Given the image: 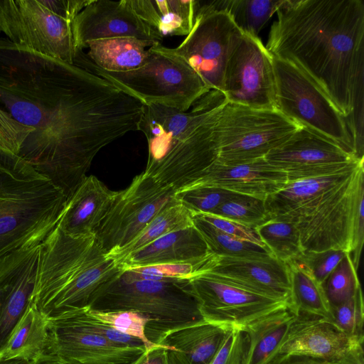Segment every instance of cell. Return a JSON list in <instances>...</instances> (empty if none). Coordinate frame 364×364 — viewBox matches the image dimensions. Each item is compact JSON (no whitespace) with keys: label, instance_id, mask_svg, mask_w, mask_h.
Returning <instances> with one entry per match:
<instances>
[{"label":"cell","instance_id":"cell-1","mask_svg":"<svg viewBox=\"0 0 364 364\" xmlns=\"http://www.w3.org/2000/svg\"><path fill=\"white\" fill-rule=\"evenodd\" d=\"M144 104L97 75L0 38V109L32 129L18 156L68 199Z\"/></svg>","mask_w":364,"mask_h":364},{"label":"cell","instance_id":"cell-2","mask_svg":"<svg viewBox=\"0 0 364 364\" xmlns=\"http://www.w3.org/2000/svg\"><path fill=\"white\" fill-rule=\"evenodd\" d=\"M276 13L267 49L309 75L346 119L353 141L363 144V1L287 0Z\"/></svg>","mask_w":364,"mask_h":364},{"label":"cell","instance_id":"cell-3","mask_svg":"<svg viewBox=\"0 0 364 364\" xmlns=\"http://www.w3.org/2000/svg\"><path fill=\"white\" fill-rule=\"evenodd\" d=\"M364 178L363 161L343 172L288 181L264 200L270 219L294 224L303 252L342 250L350 254L353 205Z\"/></svg>","mask_w":364,"mask_h":364},{"label":"cell","instance_id":"cell-4","mask_svg":"<svg viewBox=\"0 0 364 364\" xmlns=\"http://www.w3.org/2000/svg\"><path fill=\"white\" fill-rule=\"evenodd\" d=\"M67 200L49 179L0 147V258L40 245L59 222Z\"/></svg>","mask_w":364,"mask_h":364},{"label":"cell","instance_id":"cell-5","mask_svg":"<svg viewBox=\"0 0 364 364\" xmlns=\"http://www.w3.org/2000/svg\"><path fill=\"white\" fill-rule=\"evenodd\" d=\"M88 307L97 311H134L147 316V338L203 320L188 280L141 279L122 269L92 296Z\"/></svg>","mask_w":364,"mask_h":364},{"label":"cell","instance_id":"cell-6","mask_svg":"<svg viewBox=\"0 0 364 364\" xmlns=\"http://www.w3.org/2000/svg\"><path fill=\"white\" fill-rule=\"evenodd\" d=\"M148 49L149 54L144 63L130 71L105 70L82 50L75 51L73 65L106 79L144 105H160L187 112L210 90L193 68L170 48L156 42Z\"/></svg>","mask_w":364,"mask_h":364},{"label":"cell","instance_id":"cell-7","mask_svg":"<svg viewBox=\"0 0 364 364\" xmlns=\"http://www.w3.org/2000/svg\"><path fill=\"white\" fill-rule=\"evenodd\" d=\"M300 127L276 109H255L226 101L214 123L215 162L233 165L264 158Z\"/></svg>","mask_w":364,"mask_h":364},{"label":"cell","instance_id":"cell-8","mask_svg":"<svg viewBox=\"0 0 364 364\" xmlns=\"http://www.w3.org/2000/svg\"><path fill=\"white\" fill-rule=\"evenodd\" d=\"M272 57L276 109L299 126L338 144L356 157L346 119L328 96L296 65Z\"/></svg>","mask_w":364,"mask_h":364},{"label":"cell","instance_id":"cell-9","mask_svg":"<svg viewBox=\"0 0 364 364\" xmlns=\"http://www.w3.org/2000/svg\"><path fill=\"white\" fill-rule=\"evenodd\" d=\"M176 191L144 172L136 176L116 196L95 235L110 255L136 237L166 208L180 200Z\"/></svg>","mask_w":364,"mask_h":364},{"label":"cell","instance_id":"cell-10","mask_svg":"<svg viewBox=\"0 0 364 364\" xmlns=\"http://www.w3.org/2000/svg\"><path fill=\"white\" fill-rule=\"evenodd\" d=\"M0 32L15 44L74 63L71 22L51 13L39 0H0Z\"/></svg>","mask_w":364,"mask_h":364},{"label":"cell","instance_id":"cell-11","mask_svg":"<svg viewBox=\"0 0 364 364\" xmlns=\"http://www.w3.org/2000/svg\"><path fill=\"white\" fill-rule=\"evenodd\" d=\"M188 284L203 320L227 329L244 331L270 314L289 309L285 301L245 289L211 272L198 274Z\"/></svg>","mask_w":364,"mask_h":364},{"label":"cell","instance_id":"cell-12","mask_svg":"<svg viewBox=\"0 0 364 364\" xmlns=\"http://www.w3.org/2000/svg\"><path fill=\"white\" fill-rule=\"evenodd\" d=\"M243 35L227 12L209 11L195 17L190 33L171 50L188 63L210 90L223 93L228 62Z\"/></svg>","mask_w":364,"mask_h":364},{"label":"cell","instance_id":"cell-13","mask_svg":"<svg viewBox=\"0 0 364 364\" xmlns=\"http://www.w3.org/2000/svg\"><path fill=\"white\" fill-rule=\"evenodd\" d=\"M223 95L231 103L276 109L272 57L258 36L244 33L231 54L225 73Z\"/></svg>","mask_w":364,"mask_h":364},{"label":"cell","instance_id":"cell-14","mask_svg":"<svg viewBox=\"0 0 364 364\" xmlns=\"http://www.w3.org/2000/svg\"><path fill=\"white\" fill-rule=\"evenodd\" d=\"M264 158L284 171L288 181L343 172L363 161L338 144L302 126Z\"/></svg>","mask_w":364,"mask_h":364},{"label":"cell","instance_id":"cell-15","mask_svg":"<svg viewBox=\"0 0 364 364\" xmlns=\"http://www.w3.org/2000/svg\"><path fill=\"white\" fill-rule=\"evenodd\" d=\"M223 104L193 124L161 161L143 172L176 192L200 178L217 159L214 123Z\"/></svg>","mask_w":364,"mask_h":364},{"label":"cell","instance_id":"cell-16","mask_svg":"<svg viewBox=\"0 0 364 364\" xmlns=\"http://www.w3.org/2000/svg\"><path fill=\"white\" fill-rule=\"evenodd\" d=\"M41 244L0 258V353L18 321L33 306Z\"/></svg>","mask_w":364,"mask_h":364},{"label":"cell","instance_id":"cell-17","mask_svg":"<svg viewBox=\"0 0 364 364\" xmlns=\"http://www.w3.org/2000/svg\"><path fill=\"white\" fill-rule=\"evenodd\" d=\"M71 28L75 51L97 40L134 37L156 43L164 38L135 14L129 0H91Z\"/></svg>","mask_w":364,"mask_h":364},{"label":"cell","instance_id":"cell-18","mask_svg":"<svg viewBox=\"0 0 364 364\" xmlns=\"http://www.w3.org/2000/svg\"><path fill=\"white\" fill-rule=\"evenodd\" d=\"M48 354L77 364H131L144 346L114 343L61 317L48 319Z\"/></svg>","mask_w":364,"mask_h":364},{"label":"cell","instance_id":"cell-19","mask_svg":"<svg viewBox=\"0 0 364 364\" xmlns=\"http://www.w3.org/2000/svg\"><path fill=\"white\" fill-rule=\"evenodd\" d=\"M226 101L223 92L210 90L193 105L189 112H182L160 105H144L138 130L148 143L146 168L161 161L196 122Z\"/></svg>","mask_w":364,"mask_h":364},{"label":"cell","instance_id":"cell-20","mask_svg":"<svg viewBox=\"0 0 364 364\" xmlns=\"http://www.w3.org/2000/svg\"><path fill=\"white\" fill-rule=\"evenodd\" d=\"M363 343L327 320L299 314L272 358L277 354H296L337 364L363 357Z\"/></svg>","mask_w":364,"mask_h":364},{"label":"cell","instance_id":"cell-21","mask_svg":"<svg viewBox=\"0 0 364 364\" xmlns=\"http://www.w3.org/2000/svg\"><path fill=\"white\" fill-rule=\"evenodd\" d=\"M245 289L289 303L286 263L274 257L243 258L210 254L205 271Z\"/></svg>","mask_w":364,"mask_h":364},{"label":"cell","instance_id":"cell-22","mask_svg":"<svg viewBox=\"0 0 364 364\" xmlns=\"http://www.w3.org/2000/svg\"><path fill=\"white\" fill-rule=\"evenodd\" d=\"M287 182L284 171L261 158L233 165L215 162L200 178L180 191L213 186L264 200L284 188Z\"/></svg>","mask_w":364,"mask_h":364},{"label":"cell","instance_id":"cell-23","mask_svg":"<svg viewBox=\"0 0 364 364\" xmlns=\"http://www.w3.org/2000/svg\"><path fill=\"white\" fill-rule=\"evenodd\" d=\"M122 269L101 247L73 273L63 288L34 307L48 319L84 309L93 294Z\"/></svg>","mask_w":364,"mask_h":364},{"label":"cell","instance_id":"cell-24","mask_svg":"<svg viewBox=\"0 0 364 364\" xmlns=\"http://www.w3.org/2000/svg\"><path fill=\"white\" fill-rule=\"evenodd\" d=\"M117 192L109 189L96 176H87L68 199L58 225L71 236L95 235Z\"/></svg>","mask_w":364,"mask_h":364},{"label":"cell","instance_id":"cell-25","mask_svg":"<svg viewBox=\"0 0 364 364\" xmlns=\"http://www.w3.org/2000/svg\"><path fill=\"white\" fill-rule=\"evenodd\" d=\"M230 330L202 320L165 333L156 344L166 347L169 364H210Z\"/></svg>","mask_w":364,"mask_h":364},{"label":"cell","instance_id":"cell-26","mask_svg":"<svg viewBox=\"0 0 364 364\" xmlns=\"http://www.w3.org/2000/svg\"><path fill=\"white\" fill-rule=\"evenodd\" d=\"M210 254L194 225L167 233L117 262L122 269L194 260Z\"/></svg>","mask_w":364,"mask_h":364},{"label":"cell","instance_id":"cell-27","mask_svg":"<svg viewBox=\"0 0 364 364\" xmlns=\"http://www.w3.org/2000/svg\"><path fill=\"white\" fill-rule=\"evenodd\" d=\"M135 14L161 37L187 36L195 19L194 0H129Z\"/></svg>","mask_w":364,"mask_h":364},{"label":"cell","instance_id":"cell-28","mask_svg":"<svg viewBox=\"0 0 364 364\" xmlns=\"http://www.w3.org/2000/svg\"><path fill=\"white\" fill-rule=\"evenodd\" d=\"M154 43L134 37H119L90 41L87 54L97 67L109 72H127L141 66Z\"/></svg>","mask_w":364,"mask_h":364},{"label":"cell","instance_id":"cell-29","mask_svg":"<svg viewBox=\"0 0 364 364\" xmlns=\"http://www.w3.org/2000/svg\"><path fill=\"white\" fill-rule=\"evenodd\" d=\"M48 318L32 306L15 326L0 353V361L13 359L33 362L48 353Z\"/></svg>","mask_w":364,"mask_h":364},{"label":"cell","instance_id":"cell-30","mask_svg":"<svg viewBox=\"0 0 364 364\" xmlns=\"http://www.w3.org/2000/svg\"><path fill=\"white\" fill-rule=\"evenodd\" d=\"M296 315L289 309L277 311L247 326L246 364H266L284 340Z\"/></svg>","mask_w":364,"mask_h":364},{"label":"cell","instance_id":"cell-31","mask_svg":"<svg viewBox=\"0 0 364 364\" xmlns=\"http://www.w3.org/2000/svg\"><path fill=\"white\" fill-rule=\"evenodd\" d=\"M286 264L290 284L289 309L296 316L301 314L331 321V308L321 284L299 260Z\"/></svg>","mask_w":364,"mask_h":364},{"label":"cell","instance_id":"cell-32","mask_svg":"<svg viewBox=\"0 0 364 364\" xmlns=\"http://www.w3.org/2000/svg\"><path fill=\"white\" fill-rule=\"evenodd\" d=\"M287 0H200L202 12L224 11L245 33L257 36Z\"/></svg>","mask_w":364,"mask_h":364},{"label":"cell","instance_id":"cell-33","mask_svg":"<svg viewBox=\"0 0 364 364\" xmlns=\"http://www.w3.org/2000/svg\"><path fill=\"white\" fill-rule=\"evenodd\" d=\"M193 214L181 201L170 205L159 213L132 242L108 255L117 262L167 233L193 225Z\"/></svg>","mask_w":364,"mask_h":364},{"label":"cell","instance_id":"cell-34","mask_svg":"<svg viewBox=\"0 0 364 364\" xmlns=\"http://www.w3.org/2000/svg\"><path fill=\"white\" fill-rule=\"evenodd\" d=\"M193 223L213 255L243 258L274 257L267 247L232 237L213 226L198 213L193 214Z\"/></svg>","mask_w":364,"mask_h":364},{"label":"cell","instance_id":"cell-35","mask_svg":"<svg viewBox=\"0 0 364 364\" xmlns=\"http://www.w3.org/2000/svg\"><path fill=\"white\" fill-rule=\"evenodd\" d=\"M255 230L273 256L284 263L299 259L304 253L299 232L291 223L270 219Z\"/></svg>","mask_w":364,"mask_h":364},{"label":"cell","instance_id":"cell-36","mask_svg":"<svg viewBox=\"0 0 364 364\" xmlns=\"http://www.w3.org/2000/svg\"><path fill=\"white\" fill-rule=\"evenodd\" d=\"M209 214L254 229L270 220L264 200L241 194L225 201Z\"/></svg>","mask_w":364,"mask_h":364},{"label":"cell","instance_id":"cell-37","mask_svg":"<svg viewBox=\"0 0 364 364\" xmlns=\"http://www.w3.org/2000/svg\"><path fill=\"white\" fill-rule=\"evenodd\" d=\"M321 286L330 307L343 304L355 294L361 286L349 253L337 264Z\"/></svg>","mask_w":364,"mask_h":364},{"label":"cell","instance_id":"cell-38","mask_svg":"<svg viewBox=\"0 0 364 364\" xmlns=\"http://www.w3.org/2000/svg\"><path fill=\"white\" fill-rule=\"evenodd\" d=\"M85 309L90 316L112 328L139 339L144 344L146 350L156 344L146 337V328L150 321L147 316L141 314L134 311H102L92 309L88 306Z\"/></svg>","mask_w":364,"mask_h":364},{"label":"cell","instance_id":"cell-39","mask_svg":"<svg viewBox=\"0 0 364 364\" xmlns=\"http://www.w3.org/2000/svg\"><path fill=\"white\" fill-rule=\"evenodd\" d=\"M330 321L350 338L363 343L364 306L361 287L343 304L330 307Z\"/></svg>","mask_w":364,"mask_h":364},{"label":"cell","instance_id":"cell-40","mask_svg":"<svg viewBox=\"0 0 364 364\" xmlns=\"http://www.w3.org/2000/svg\"><path fill=\"white\" fill-rule=\"evenodd\" d=\"M209 255L194 260L137 267L129 270L136 277L145 279L188 280L205 271Z\"/></svg>","mask_w":364,"mask_h":364},{"label":"cell","instance_id":"cell-41","mask_svg":"<svg viewBox=\"0 0 364 364\" xmlns=\"http://www.w3.org/2000/svg\"><path fill=\"white\" fill-rule=\"evenodd\" d=\"M178 200L193 213H211L219 205L239 194L213 186H200L177 191Z\"/></svg>","mask_w":364,"mask_h":364},{"label":"cell","instance_id":"cell-42","mask_svg":"<svg viewBox=\"0 0 364 364\" xmlns=\"http://www.w3.org/2000/svg\"><path fill=\"white\" fill-rule=\"evenodd\" d=\"M58 317H61L85 330L104 336L114 343L132 346L145 347L143 342L139 339L124 334L95 318L86 311L85 308L68 312Z\"/></svg>","mask_w":364,"mask_h":364},{"label":"cell","instance_id":"cell-43","mask_svg":"<svg viewBox=\"0 0 364 364\" xmlns=\"http://www.w3.org/2000/svg\"><path fill=\"white\" fill-rule=\"evenodd\" d=\"M347 253L342 250L329 249L321 252H304L297 259L304 264L321 284Z\"/></svg>","mask_w":364,"mask_h":364},{"label":"cell","instance_id":"cell-44","mask_svg":"<svg viewBox=\"0 0 364 364\" xmlns=\"http://www.w3.org/2000/svg\"><path fill=\"white\" fill-rule=\"evenodd\" d=\"M247 350L245 331L231 329L210 364H246Z\"/></svg>","mask_w":364,"mask_h":364},{"label":"cell","instance_id":"cell-45","mask_svg":"<svg viewBox=\"0 0 364 364\" xmlns=\"http://www.w3.org/2000/svg\"><path fill=\"white\" fill-rule=\"evenodd\" d=\"M364 178L358 186L354 205L351 230V249L350 257L358 270L364 240Z\"/></svg>","mask_w":364,"mask_h":364},{"label":"cell","instance_id":"cell-46","mask_svg":"<svg viewBox=\"0 0 364 364\" xmlns=\"http://www.w3.org/2000/svg\"><path fill=\"white\" fill-rule=\"evenodd\" d=\"M32 129L12 119L0 109V147L18 154L21 147Z\"/></svg>","mask_w":364,"mask_h":364},{"label":"cell","instance_id":"cell-47","mask_svg":"<svg viewBox=\"0 0 364 364\" xmlns=\"http://www.w3.org/2000/svg\"><path fill=\"white\" fill-rule=\"evenodd\" d=\"M198 214L213 226L232 237L266 247L254 228L213 214Z\"/></svg>","mask_w":364,"mask_h":364},{"label":"cell","instance_id":"cell-48","mask_svg":"<svg viewBox=\"0 0 364 364\" xmlns=\"http://www.w3.org/2000/svg\"><path fill=\"white\" fill-rule=\"evenodd\" d=\"M39 1L53 14L72 23L91 0H39Z\"/></svg>","mask_w":364,"mask_h":364},{"label":"cell","instance_id":"cell-49","mask_svg":"<svg viewBox=\"0 0 364 364\" xmlns=\"http://www.w3.org/2000/svg\"><path fill=\"white\" fill-rule=\"evenodd\" d=\"M131 364H169L166 348L161 344H155Z\"/></svg>","mask_w":364,"mask_h":364},{"label":"cell","instance_id":"cell-50","mask_svg":"<svg viewBox=\"0 0 364 364\" xmlns=\"http://www.w3.org/2000/svg\"><path fill=\"white\" fill-rule=\"evenodd\" d=\"M266 364H334L333 363L306 355L277 354Z\"/></svg>","mask_w":364,"mask_h":364},{"label":"cell","instance_id":"cell-51","mask_svg":"<svg viewBox=\"0 0 364 364\" xmlns=\"http://www.w3.org/2000/svg\"><path fill=\"white\" fill-rule=\"evenodd\" d=\"M31 364H77L73 362L66 361L60 358L59 357L46 354L38 360L32 362Z\"/></svg>","mask_w":364,"mask_h":364},{"label":"cell","instance_id":"cell-52","mask_svg":"<svg viewBox=\"0 0 364 364\" xmlns=\"http://www.w3.org/2000/svg\"><path fill=\"white\" fill-rule=\"evenodd\" d=\"M32 362L21 359L1 360L0 364H31Z\"/></svg>","mask_w":364,"mask_h":364},{"label":"cell","instance_id":"cell-53","mask_svg":"<svg viewBox=\"0 0 364 364\" xmlns=\"http://www.w3.org/2000/svg\"><path fill=\"white\" fill-rule=\"evenodd\" d=\"M337 364H364V357L345 360Z\"/></svg>","mask_w":364,"mask_h":364}]
</instances>
